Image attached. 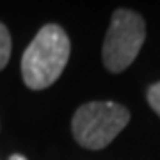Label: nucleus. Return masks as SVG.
Returning a JSON list of instances; mask_svg holds the SVG:
<instances>
[{"instance_id": "39448f33", "label": "nucleus", "mask_w": 160, "mask_h": 160, "mask_svg": "<svg viewBox=\"0 0 160 160\" xmlns=\"http://www.w3.org/2000/svg\"><path fill=\"white\" fill-rule=\"evenodd\" d=\"M146 98H148L149 107L160 116V82H157V84H153V86H149L148 92H146Z\"/></svg>"}, {"instance_id": "f257e3e1", "label": "nucleus", "mask_w": 160, "mask_h": 160, "mask_svg": "<svg viewBox=\"0 0 160 160\" xmlns=\"http://www.w3.org/2000/svg\"><path fill=\"white\" fill-rule=\"evenodd\" d=\"M71 52V43L61 25L48 23L27 46L22 55V77L32 91L50 87L62 75Z\"/></svg>"}, {"instance_id": "7ed1b4c3", "label": "nucleus", "mask_w": 160, "mask_h": 160, "mask_svg": "<svg viewBox=\"0 0 160 160\" xmlns=\"http://www.w3.org/2000/svg\"><path fill=\"white\" fill-rule=\"evenodd\" d=\"M144 39L146 23L142 16L130 9H116L102 48L105 68L110 73L125 71L139 55Z\"/></svg>"}, {"instance_id": "f03ea898", "label": "nucleus", "mask_w": 160, "mask_h": 160, "mask_svg": "<svg viewBox=\"0 0 160 160\" xmlns=\"http://www.w3.org/2000/svg\"><path fill=\"white\" fill-rule=\"evenodd\" d=\"M130 112L114 102H89L80 105L71 119L75 141L86 149H103L128 125Z\"/></svg>"}, {"instance_id": "20e7f679", "label": "nucleus", "mask_w": 160, "mask_h": 160, "mask_svg": "<svg viewBox=\"0 0 160 160\" xmlns=\"http://www.w3.org/2000/svg\"><path fill=\"white\" fill-rule=\"evenodd\" d=\"M11 34L4 23H0V71L7 66L11 59Z\"/></svg>"}, {"instance_id": "423d86ee", "label": "nucleus", "mask_w": 160, "mask_h": 160, "mask_svg": "<svg viewBox=\"0 0 160 160\" xmlns=\"http://www.w3.org/2000/svg\"><path fill=\"white\" fill-rule=\"evenodd\" d=\"M7 160H27V157H23V155H20V153H14V155H11Z\"/></svg>"}]
</instances>
